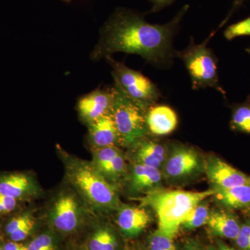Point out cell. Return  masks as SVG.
<instances>
[{
    "label": "cell",
    "mask_w": 250,
    "mask_h": 250,
    "mask_svg": "<svg viewBox=\"0 0 250 250\" xmlns=\"http://www.w3.org/2000/svg\"><path fill=\"white\" fill-rule=\"evenodd\" d=\"M162 175L159 169L134 163L128 174V188L134 193H145L158 190Z\"/></svg>",
    "instance_id": "obj_15"
},
{
    "label": "cell",
    "mask_w": 250,
    "mask_h": 250,
    "mask_svg": "<svg viewBox=\"0 0 250 250\" xmlns=\"http://www.w3.org/2000/svg\"><path fill=\"white\" fill-rule=\"evenodd\" d=\"M231 127L235 131L250 135V94L246 102L233 106Z\"/></svg>",
    "instance_id": "obj_22"
},
{
    "label": "cell",
    "mask_w": 250,
    "mask_h": 250,
    "mask_svg": "<svg viewBox=\"0 0 250 250\" xmlns=\"http://www.w3.org/2000/svg\"><path fill=\"white\" fill-rule=\"evenodd\" d=\"M1 225H0V238H1Z\"/></svg>",
    "instance_id": "obj_36"
},
{
    "label": "cell",
    "mask_w": 250,
    "mask_h": 250,
    "mask_svg": "<svg viewBox=\"0 0 250 250\" xmlns=\"http://www.w3.org/2000/svg\"><path fill=\"white\" fill-rule=\"evenodd\" d=\"M218 248V250H235L234 249H233L232 248H230V247L228 246V245L223 243V242L219 243Z\"/></svg>",
    "instance_id": "obj_32"
},
{
    "label": "cell",
    "mask_w": 250,
    "mask_h": 250,
    "mask_svg": "<svg viewBox=\"0 0 250 250\" xmlns=\"http://www.w3.org/2000/svg\"><path fill=\"white\" fill-rule=\"evenodd\" d=\"M6 218L1 228L9 241H25L30 236L36 225V219L33 214V210L24 208Z\"/></svg>",
    "instance_id": "obj_17"
},
{
    "label": "cell",
    "mask_w": 250,
    "mask_h": 250,
    "mask_svg": "<svg viewBox=\"0 0 250 250\" xmlns=\"http://www.w3.org/2000/svg\"><path fill=\"white\" fill-rule=\"evenodd\" d=\"M4 246L6 250H27V245L22 242L7 241L4 242Z\"/></svg>",
    "instance_id": "obj_31"
},
{
    "label": "cell",
    "mask_w": 250,
    "mask_h": 250,
    "mask_svg": "<svg viewBox=\"0 0 250 250\" xmlns=\"http://www.w3.org/2000/svg\"><path fill=\"white\" fill-rule=\"evenodd\" d=\"M164 164V174L172 180H180L199 173L205 166L201 156L193 148L176 145Z\"/></svg>",
    "instance_id": "obj_8"
},
{
    "label": "cell",
    "mask_w": 250,
    "mask_h": 250,
    "mask_svg": "<svg viewBox=\"0 0 250 250\" xmlns=\"http://www.w3.org/2000/svg\"><path fill=\"white\" fill-rule=\"evenodd\" d=\"M63 1H67V2H70L71 0H63Z\"/></svg>",
    "instance_id": "obj_38"
},
{
    "label": "cell",
    "mask_w": 250,
    "mask_h": 250,
    "mask_svg": "<svg viewBox=\"0 0 250 250\" xmlns=\"http://www.w3.org/2000/svg\"><path fill=\"white\" fill-rule=\"evenodd\" d=\"M213 196L228 209H241L250 207V186H237L231 188L214 187Z\"/></svg>",
    "instance_id": "obj_20"
},
{
    "label": "cell",
    "mask_w": 250,
    "mask_h": 250,
    "mask_svg": "<svg viewBox=\"0 0 250 250\" xmlns=\"http://www.w3.org/2000/svg\"><path fill=\"white\" fill-rule=\"evenodd\" d=\"M118 242L115 233L107 227H100L92 233L86 243L87 250H116Z\"/></svg>",
    "instance_id": "obj_21"
},
{
    "label": "cell",
    "mask_w": 250,
    "mask_h": 250,
    "mask_svg": "<svg viewBox=\"0 0 250 250\" xmlns=\"http://www.w3.org/2000/svg\"><path fill=\"white\" fill-rule=\"evenodd\" d=\"M91 162L99 172L114 186L127 174L123 152L117 146L93 149Z\"/></svg>",
    "instance_id": "obj_11"
},
{
    "label": "cell",
    "mask_w": 250,
    "mask_h": 250,
    "mask_svg": "<svg viewBox=\"0 0 250 250\" xmlns=\"http://www.w3.org/2000/svg\"><path fill=\"white\" fill-rule=\"evenodd\" d=\"M215 192L214 188L201 192L158 189L139 200L141 205L149 206L156 212L158 230L174 238L189 213Z\"/></svg>",
    "instance_id": "obj_3"
},
{
    "label": "cell",
    "mask_w": 250,
    "mask_h": 250,
    "mask_svg": "<svg viewBox=\"0 0 250 250\" xmlns=\"http://www.w3.org/2000/svg\"><path fill=\"white\" fill-rule=\"evenodd\" d=\"M207 224L215 235L229 239H236L241 229L236 216L224 210L210 212Z\"/></svg>",
    "instance_id": "obj_19"
},
{
    "label": "cell",
    "mask_w": 250,
    "mask_h": 250,
    "mask_svg": "<svg viewBox=\"0 0 250 250\" xmlns=\"http://www.w3.org/2000/svg\"><path fill=\"white\" fill-rule=\"evenodd\" d=\"M0 250H6L4 248V241H3L2 237L0 238Z\"/></svg>",
    "instance_id": "obj_34"
},
{
    "label": "cell",
    "mask_w": 250,
    "mask_h": 250,
    "mask_svg": "<svg viewBox=\"0 0 250 250\" xmlns=\"http://www.w3.org/2000/svg\"><path fill=\"white\" fill-rule=\"evenodd\" d=\"M148 132L154 136H166L173 132L178 125L177 113L167 105H152L146 112Z\"/></svg>",
    "instance_id": "obj_13"
},
{
    "label": "cell",
    "mask_w": 250,
    "mask_h": 250,
    "mask_svg": "<svg viewBox=\"0 0 250 250\" xmlns=\"http://www.w3.org/2000/svg\"><path fill=\"white\" fill-rule=\"evenodd\" d=\"M114 87L97 88L78 100L77 108L80 119L89 125L103 116L109 114L114 101Z\"/></svg>",
    "instance_id": "obj_10"
},
{
    "label": "cell",
    "mask_w": 250,
    "mask_h": 250,
    "mask_svg": "<svg viewBox=\"0 0 250 250\" xmlns=\"http://www.w3.org/2000/svg\"><path fill=\"white\" fill-rule=\"evenodd\" d=\"M244 36H250V16L231 24L224 31V36L228 41Z\"/></svg>",
    "instance_id": "obj_27"
},
{
    "label": "cell",
    "mask_w": 250,
    "mask_h": 250,
    "mask_svg": "<svg viewBox=\"0 0 250 250\" xmlns=\"http://www.w3.org/2000/svg\"><path fill=\"white\" fill-rule=\"evenodd\" d=\"M24 204L21 200L0 193V218H7L22 210Z\"/></svg>",
    "instance_id": "obj_25"
},
{
    "label": "cell",
    "mask_w": 250,
    "mask_h": 250,
    "mask_svg": "<svg viewBox=\"0 0 250 250\" xmlns=\"http://www.w3.org/2000/svg\"><path fill=\"white\" fill-rule=\"evenodd\" d=\"M235 241L240 250H250V224L241 226L240 232Z\"/></svg>",
    "instance_id": "obj_28"
},
{
    "label": "cell",
    "mask_w": 250,
    "mask_h": 250,
    "mask_svg": "<svg viewBox=\"0 0 250 250\" xmlns=\"http://www.w3.org/2000/svg\"><path fill=\"white\" fill-rule=\"evenodd\" d=\"M210 212L208 202L202 201L197 205L184 219L181 228L192 230L200 228L207 223Z\"/></svg>",
    "instance_id": "obj_23"
},
{
    "label": "cell",
    "mask_w": 250,
    "mask_h": 250,
    "mask_svg": "<svg viewBox=\"0 0 250 250\" xmlns=\"http://www.w3.org/2000/svg\"><path fill=\"white\" fill-rule=\"evenodd\" d=\"M91 211L71 187L59 190L52 197L47 210L50 226L62 234L76 232Z\"/></svg>",
    "instance_id": "obj_6"
},
{
    "label": "cell",
    "mask_w": 250,
    "mask_h": 250,
    "mask_svg": "<svg viewBox=\"0 0 250 250\" xmlns=\"http://www.w3.org/2000/svg\"><path fill=\"white\" fill-rule=\"evenodd\" d=\"M105 59L111 65L114 85L133 101L149 108L161 98L159 88L141 72L129 68L124 62H117L111 56Z\"/></svg>",
    "instance_id": "obj_7"
},
{
    "label": "cell",
    "mask_w": 250,
    "mask_h": 250,
    "mask_svg": "<svg viewBox=\"0 0 250 250\" xmlns=\"http://www.w3.org/2000/svg\"><path fill=\"white\" fill-rule=\"evenodd\" d=\"M152 3V7L149 13H156L164 8L170 6L174 2V0H148Z\"/></svg>",
    "instance_id": "obj_29"
},
{
    "label": "cell",
    "mask_w": 250,
    "mask_h": 250,
    "mask_svg": "<svg viewBox=\"0 0 250 250\" xmlns=\"http://www.w3.org/2000/svg\"></svg>",
    "instance_id": "obj_39"
},
{
    "label": "cell",
    "mask_w": 250,
    "mask_h": 250,
    "mask_svg": "<svg viewBox=\"0 0 250 250\" xmlns=\"http://www.w3.org/2000/svg\"><path fill=\"white\" fill-rule=\"evenodd\" d=\"M246 52L250 54V47H249V48L246 49Z\"/></svg>",
    "instance_id": "obj_35"
},
{
    "label": "cell",
    "mask_w": 250,
    "mask_h": 250,
    "mask_svg": "<svg viewBox=\"0 0 250 250\" xmlns=\"http://www.w3.org/2000/svg\"><path fill=\"white\" fill-rule=\"evenodd\" d=\"M88 141L93 149L120 145L119 136L109 114L88 125Z\"/></svg>",
    "instance_id": "obj_18"
},
{
    "label": "cell",
    "mask_w": 250,
    "mask_h": 250,
    "mask_svg": "<svg viewBox=\"0 0 250 250\" xmlns=\"http://www.w3.org/2000/svg\"><path fill=\"white\" fill-rule=\"evenodd\" d=\"M27 250H57V240L52 233L44 232L35 237L27 245Z\"/></svg>",
    "instance_id": "obj_24"
},
{
    "label": "cell",
    "mask_w": 250,
    "mask_h": 250,
    "mask_svg": "<svg viewBox=\"0 0 250 250\" xmlns=\"http://www.w3.org/2000/svg\"><path fill=\"white\" fill-rule=\"evenodd\" d=\"M117 223L122 232L128 236H136L147 228L151 221L147 210L141 207L120 206Z\"/></svg>",
    "instance_id": "obj_16"
},
{
    "label": "cell",
    "mask_w": 250,
    "mask_h": 250,
    "mask_svg": "<svg viewBox=\"0 0 250 250\" xmlns=\"http://www.w3.org/2000/svg\"><path fill=\"white\" fill-rule=\"evenodd\" d=\"M113 87L114 101L109 115L118 131L120 145L128 147L149 134L146 123L148 108L133 101L116 85Z\"/></svg>",
    "instance_id": "obj_5"
},
{
    "label": "cell",
    "mask_w": 250,
    "mask_h": 250,
    "mask_svg": "<svg viewBox=\"0 0 250 250\" xmlns=\"http://www.w3.org/2000/svg\"><path fill=\"white\" fill-rule=\"evenodd\" d=\"M248 215H249L250 218V207H249V210H248Z\"/></svg>",
    "instance_id": "obj_37"
},
{
    "label": "cell",
    "mask_w": 250,
    "mask_h": 250,
    "mask_svg": "<svg viewBox=\"0 0 250 250\" xmlns=\"http://www.w3.org/2000/svg\"><path fill=\"white\" fill-rule=\"evenodd\" d=\"M205 169L207 177L214 187L250 186V176L243 173L217 156H212L207 159Z\"/></svg>",
    "instance_id": "obj_12"
},
{
    "label": "cell",
    "mask_w": 250,
    "mask_h": 250,
    "mask_svg": "<svg viewBox=\"0 0 250 250\" xmlns=\"http://www.w3.org/2000/svg\"><path fill=\"white\" fill-rule=\"evenodd\" d=\"M215 31L201 44L195 43L193 38L183 50L175 52V57L180 59L188 72L193 90L212 88L223 96L226 92L219 82L218 59L207 43L215 35Z\"/></svg>",
    "instance_id": "obj_4"
},
{
    "label": "cell",
    "mask_w": 250,
    "mask_h": 250,
    "mask_svg": "<svg viewBox=\"0 0 250 250\" xmlns=\"http://www.w3.org/2000/svg\"><path fill=\"white\" fill-rule=\"evenodd\" d=\"M185 250H202L201 248H200L198 246H197L195 243H190V244L188 245L187 248H186Z\"/></svg>",
    "instance_id": "obj_33"
},
{
    "label": "cell",
    "mask_w": 250,
    "mask_h": 250,
    "mask_svg": "<svg viewBox=\"0 0 250 250\" xmlns=\"http://www.w3.org/2000/svg\"><path fill=\"white\" fill-rule=\"evenodd\" d=\"M63 164L69 187L80 195L92 212L108 213L121 205L118 189L95 168L91 161L83 160L57 147Z\"/></svg>",
    "instance_id": "obj_2"
},
{
    "label": "cell",
    "mask_w": 250,
    "mask_h": 250,
    "mask_svg": "<svg viewBox=\"0 0 250 250\" xmlns=\"http://www.w3.org/2000/svg\"><path fill=\"white\" fill-rule=\"evenodd\" d=\"M189 8V5H185L172 21L164 24H150L143 14L118 8L100 29L90 59L98 62L116 52H123L141 56L155 67L171 66L175 58L174 38Z\"/></svg>",
    "instance_id": "obj_1"
},
{
    "label": "cell",
    "mask_w": 250,
    "mask_h": 250,
    "mask_svg": "<svg viewBox=\"0 0 250 250\" xmlns=\"http://www.w3.org/2000/svg\"><path fill=\"white\" fill-rule=\"evenodd\" d=\"M246 1H247V0H234V1H233V6L232 8H231V11H229V13L228 16H227L226 18H225L223 22H221V24L219 25L218 29H216V30L215 31H217L218 29H220V28L223 27V26L228 22L229 20L231 18L232 15L234 14L235 11H236L238 8L241 7V5Z\"/></svg>",
    "instance_id": "obj_30"
},
{
    "label": "cell",
    "mask_w": 250,
    "mask_h": 250,
    "mask_svg": "<svg viewBox=\"0 0 250 250\" xmlns=\"http://www.w3.org/2000/svg\"><path fill=\"white\" fill-rule=\"evenodd\" d=\"M41 188L31 172L22 171L0 172V193L23 202L40 195Z\"/></svg>",
    "instance_id": "obj_9"
},
{
    "label": "cell",
    "mask_w": 250,
    "mask_h": 250,
    "mask_svg": "<svg viewBox=\"0 0 250 250\" xmlns=\"http://www.w3.org/2000/svg\"><path fill=\"white\" fill-rule=\"evenodd\" d=\"M149 248L150 250H176L173 238L158 229L149 237Z\"/></svg>",
    "instance_id": "obj_26"
},
{
    "label": "cell",
    "mask_w": 250,
    "mask_h": 250,
    "mask_svg": "<svg viewBox=\"0 0 250 250\" xmlns=\"http://www.w3.org/2000/svg\"><path fill=\"white\" fill-rule=\"evenodd\" d=\"M134 163L159 169L167 159V149L163 143L147 136L139 140L132 146Z\"/></svg>",
    "instance_id": "obj_14"
}]
</instances>
